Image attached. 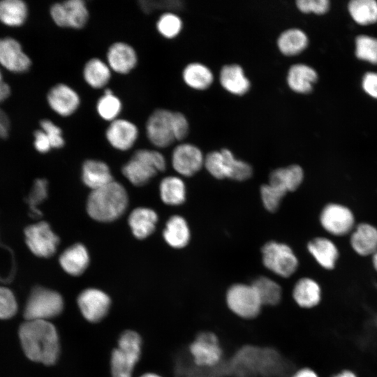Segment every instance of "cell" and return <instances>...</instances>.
Returning a JSON list of instances; mask_svg holds the SVG:
<instances>
[{"label": "cell", "instance_id": "c3c4849f", "mask_svg": "<svg viewBox=\"0 0 377 377\" xmlns=\"http://www.w3.org/2000/svg\"><path fill=\"white\" fill-rule=\"evenodd\" d=\"M50 15L53 22L59 27L66 28L64 8L62 2L53 3L50 8Z\"/></svg>", "mask_w": 377, "mask_h": 377}, {"label": "cell", "instance_id": "60d3db41", "mask_svg": "<svg viewBox=\"0 0 377 377\" xmlns=\"http://www.w3.org/2000/svg\"><path fill=\"white\" fill-rule=\"evenodd\" d=\"M287 193L281 188L270 184H263L260 187V196L265 208L274 212L279 207L282 198Z\"/></svg>", "mask_w": 377, "mask_h": 377}, {"label": "cell", "instance_id": "7402d4cb", "mask_svg": "<svg viewBox=\"0 0 377 377\" xmlns=\"http://www.w3.org/2000/svg\"><path fill=\"white\" fill-rule=\"evenodd\" d=\"M82 179L92 191L113 181L109 166L104 161L97 159H87L83 163Z\"/></svg>", "mask_w": 377, "mask_h": 377}, {"label": "cell", "instance_id": "6f0895ef", "mask_svg": "<svg viewBox=\"0 0 377 377\" xmlns=\"http://www.w3.org/2000/svg\"><path fill=\"white\" fill-rule=\"evenodd\" d=\"M373 264L375 269L377 270V251L373 254Z\"/></svg>", "mask_w": 377, "mask_h": 377}, {"label": "cell", "instance_id": "ffe728a7", "mask_svg": "<svg viewBox=\"0 0 377 377\" xmlns=\"http://www.w3.org/2000/svg\"><path fill=\"white\" fill-rule=\"evenodd\" d=\"M219 81L225 90L234 95L242 96L251 87L242 67L237 64L223 66L220 71Z\"/></svg>", "mask_w": 377, "mask_h": 377}, {"label": "cell", "instance_id": "816d5d0a", "mask_svg": "<svg viewBox=\"0 0 377 377\" xmlns=\"http://www.w3.org/2000/svg\"><path fill=\"white\" fill-rule=\"evenodd\" d=\"M289 377H320L317 371L309 366H300Z\"/></svg>", "mask_w": 377, "mask_h": 377}, {"label": "cell", "instance_id": "4316f807", "mask_svg": "<svg viewBox=\"0 0 377 377\" xmlns=\"http://www.w3.org/2000/svg\"><path fill=\"white\" fill-rule=\"evenodd\" d=\"M350 243L361 256L374 254L377 251V228L368 223L358 225L351 235Z\"/></svg>", "mask_w": 377, "mask_h": 377}, {"label": "cell", "instance_id": "f35d334b", "mask_svg": "<svg viewBox=\"0 0 377 377\" xmlns=\"http://www.w3.org/2000/svg\"><path fill=\"white\" fill-rule=\"evenodd\" d=\"M47 182L46 179H37L35 180L32 188L26 199L31 216L38 218L42 216V213L38 207L47 198Z\"/></svg>", "mask_w": 377, "mask_h": 377}, {"label": "cell", "instance_id": "52a82bcc", "mask_svg": "<svg viewBox=\"0 0 377 377\" xmlns=\"http://www.w3.org/2000/svg\"><path fill=\"white\" fill-rule=\"evenodd\" d=\"M61 295L43 287L34 288L24 307L26 320H49L61 313L64 309Z\"/></svg>", "mask_w": 377, "mask_h": 377}, {"label": "cell", "instance_id": "bcb514c9", "mask_svg": "<svg viewBox=\"0 0 377 377\" xmlns=\"http://www.w3.org/2000/svg\"><path fill=\"white\" fill-rule=\"evenodd\" d=\"M296 6L304 13H313L320 15L328 10L330 2L328 0H297Z\"/></svg>", "mask_w": 377, "mask_h": 377}, {"label": "cell", "instance_id": "484cf974", "mask_svg": "<svg viewBox=\"0 0 377 377\" xmlns=\"http://www.w3.org/2000/svg\"><path fill=\"white\" fill-rule=\"evenodd\" d=\"M163 236L167 244L175 249L186 246L191 237L186 221L181 216L174 215L168 220Z\"/></svg>", "mask_w": 377, "mask_h": 377}, {"label": "cell", "instance_id": "83f0119b", "mask_svg": "<svg viewBox=\"0 0 377 377\" xmlns=\"http://www.w3.org/2000/svg\"><path fill=\"white\" fill-rule=\"evenodd\" d=\"M304 179L302 168L298 165H291L273 170L269 177V184L284 190L286 193L295 191Z\"/></svg>", "mask_w": 377, "mask_h": 377}, {"label": "cell", "instance_id": "681fc988", "mask_svg": "<svg viewBox=\"0 0 377 377\" xmlns=\"http://www.w3.org/2000/svg\"><path fill=\"white\" fill-rule=\"evenodd\" d=\"M34 147L38 152L41 154H45L48 152L51 148V144L50 140L45 134V133L41 130H36L34 133Z\"/></svg>", "mask_w": 377, "mask_h": 377}, {"label": "cell", "instance_id": "e0dca14e", "mask_svg": "<svg viewBox=\"0 0 377 377\" xmlns=\"http://www.w3.org/2000/svg\"><path fill=\"white\" fill-rule=\"evenodd\" d=\"M290 298L298 309L304 311L311 310L321 302V288L318 283L311 278H300L293 286Z\"/></svg>", "mask_w": 377, "mask_h": 377}, {"label": "cell", "instance_id": "ab89813d", "mask_svg": "<svg viewBox=\"0 0 377 377\" xmlns=\"http://www.w3.org/2000/svg\"><path fill=\"white\" fill-rule=\"evenodd\" d=\"M355 54L360 59L377 64V38L365 35L357 36Z\"/></svg>", "mask_w": 377, "mask_h": 377}, {"label": "cell", "instance_id": "7c38bea8", "mask_svg": "<svg viewBox=\"0 0 377 377\" xmlns=\"http://www.w3.org/2000/svg\"><path fill=\"white\" fill-rule=\"evenodd\" d=\"M105 60L112 73L126 75L135 69L139 58L132 45L126 41L117 40L108 47Z\"/></svg>", "mask_w": 377, "mask_h": 377}, {"label": "cell", "instance_id": "3957f363", "mask_svg": "<svg viewBox=\"0 0 377 377\" xmlns=\"http://www.w3.org/2000/svg\"><path fill=\"white\" fill-rule=\"evenodd\" d=\"M224 303L228 312L244 321L257 319L263 311V306L257 291L251 283L235 282L224 293Z\"/></svg>", "mask_w": 377, "mask_h": 377}, {"label": "cell", "instance_id": "5b68a950", "mask_svg": "<svg viewBox=\"0 0 377 377\" xmlns=\"http://www.w3.org/2000/svg\"><path fill=\"white\" fill-rule=\"evenodd\" d=\"M166 168V160L157 150L140 149L122 167V173L133 185L143 186Z\"/></svg>", "mask_w": 377, "mask_h": 377}, {"label": "cell", "instance_id": "74e56055", "mask_svg": "<svg viewBox=\"0 0 377 377\" xmlns=\"http://www.w3.org/2000/svg\"><path fill=\"white\" fill-rule=\"evenodd\" d=\"M221 151L226 161L227 178L242 182L251 177L253 169L248 163L236 158L232 152L226 148Z\"/></svg>", "mask_w": 377, "mask_h": 377}, {"label": "cell", "instance_id": "8992f818", "mask_svg": "<svg viewBox=\"0 0 377 377\" xmlns=\"http://www.w3.org/2000/svg\"><path fill=\"white\" fill-rule=\"evenodd\" d=\"M142 350V339L135 331L126 330L119 337L110 359L112 377H132Z\"/></svg>", "mask_w": 377, "mask_h": 377}, {"label": "cell", "instance_id": "ee69618b", "mask_svg": "<svg viewBox=\"0 0 377 377\" xmlns=\"http://www.w3.org/2000/svg\"><path fill=\"white\" fill-rule=\"evenodd\" d=\"M17 309V301L13 293L8 288L0 286V318H10L16 313Z\"/></svg>", "mask_w": 377, "mask_h": 377}, {"label": "cell", "instance_id": "44dd1931", "mask_svg": "<svg viewBox=\"0 0 377 377\" xmlns=\"http://www.w3.org/2000/svg\"><path fill=\"white\" fill-rule=\"evenodd\" d=\"M251 283L257 291L264 308L279 306L284 299V291L281 284L267 276H258Z\"/></svg>", "mask_w": 377, "mask_h": 377}, {"label": "cell", "instance_id": "f6af8a7d", "mask_svg": "<svg viewBox=\"0 0 377 377\" xmlns=\"http://www.w3.org/2000/svg\"><path fill=\"white\" fill-rule=\"evenodd\" d=\"M141 10L150 14L156 9H165L168 11H172L180 9L182 7V2L179 1H154L142 0L138 2Z\"/></svg>", "mask_w": 377, "mask_h": 377}, {"label": "cell", "instance_id": "cb8c5ba5", "mask_svg": "<svg viewBox=\"0 0 377 377\" xmlns=\"http://www.w3.org/2000/svg\"><path fill=\"white\" fill-rule=\"evenodd\" d=\"M318 79L316 71L309 66L297 64L291 66L287 74L289 88L299 94H308Z\"/></svg>", "mask_w": 377, "mask_h": 377}, {"label": "cell", "instance_id": "8d00e7d4", "mask_svg": "<svg viewBox=\"0 0 377 377\" xmlns=\"http://www.w3.org/2000/svg\"><path fill=\"white\" fill-rule=\"evenodd\" d=\"M155 26L161 36L165 39H174L182 32L183 22L175 12L165 11L158 16Z\"/></svg>", "mask_w": 377, "mask_h": 377}, {"label": "cell", "instance_id": "603a6c76", "mask_svg": "<svg viewBox=\"0 0 377 377\" xmlns=\"http://www.w3.org/2000/svg\"><path fill=\"white\" fill-rule=\"evenodd\" d=\"M59 263L63 269L68 274L81 275L89 263V253L83 244H73L61 254Z\"/></svg>", "mask_w": 377, "mask_h": 377}, {"label": "cell", "instance_id": "5bb4252c", "mask_svg": "<svg viewBox=\"0 0 377 377\" xmlns=\"http://www.w3.org/2000/svg\"><path fill=\"white\" fill-rule=\"evenodd\" d=\"M77 302L83 317L91 323L103 320L108 313L111 305V300L108 294L93 288L82 291Z\"/></svg>", "mask_w": 377, "mask_h": 377}, {"label": "cell", "instance_id": "4dcf8cb0", "mask_svg": "<svg viewBox=\"0 0 377 377\" xmlns=\"http://www.w3.org/2000/svg\"><path fill=\"white\" fill-rule=\"evenodd\" d=\"M308 43V37L303 31L292 28L286 29L279 35L277 47L283 55L295 56L306 49Z\"/></svg>", "mask_w": 377, "mask_h": 377}, {"label": "cell", "instance_id": "f546056e", "mask_svg": "<svg viewBox=\"0 0 377 377\" xmlns=\"http://www.w3.org/2000/svg\"><path fill=\"white\" fill-rule=\"evenodd\" d=\"M307 248L320 266L328 269L334 268L339 252L332 241L324 237H316L309 242Z\"/></svg>", "mask_w": 377, "mask_h": 377}, {"label": "cell", "instance_id": "7dc6e473", "mask_svg": "<svg viewBox=\"0 0 377 377\" xmlns=\"http://www.w3.org/2000/svg\"><path fill=\"white\" fill-rule=\"evenodd\" d=\"M172 127L176 140L182 141L187 137L189 132V123L182 112L173 111Z\"/></svg>", "mask_w": 377, "mask_h": 377}, {"label": "cell", "instance_id": "f5cc1de1", "mask_svg": "<svg viewBox=\"0 0 377 377\" xmlns=\"http://www.w3.org/2000/svg\"><path fill=\"white\" fill-rule=\"evenodd\" d=\"M9 121L8 117L0 109V138H5L8 135Z\"/></svg>", "mask_w": 377, "mask_h": 377}, {"label": "cell", "instance_id": "db71d44e", "mask_svg": "<svg viewBox=\"0 0 377 377\" xmlns=\"http://www.w3.org/2000/svg\"><path fill=\"white\" fill-rule=\"evenodd\" d=\"M10 95V87L3 80L1 73L0 71V102L6 99Z\"/></svg>", "mask_w": 377, "mask_h": 377}, {"label": "cell", "instance_id": "f907efd6", "mask_svg": "<svg viewBox=\"0 0 377 377\" xmlns=\"http://www.w3.org/2000/svg\"><path fill=\"white\" fill-rule=\"evenodd\" d=\"M362 87L365 92L371 96L377 98V73L369 72L362 79Z\"/></svg>", "mask_w": 377, "mask_h": 377}, {"label": "cell", "instance_id": "11a10c76", "mask_svg": "<svg viewBox=\"0 0 377 377\" xmlns=\"http://www.w3.org/2000/svg\"><path fill=\"white\" fill-rule=\"evenodd\" d=\"M332 377H357L355 373L350 370L342 371Z\"/></svg>", "mask_w": 377, "mask_h": 377}, {"label": "cell", "instance_id": "8fae6325", "mask_svg": "<svg viewBox=\"0 0 377 377\" xmlns=\"http://www.w3.org/2000/svg\"><path fill=\"white\" fill-rule=\"evenodd\" d=\"M47 102L55 114L66 118L73 115L79 110L82 99L78 91L71 85L59 82L49 89Z\"/></svg>", "mask_w": 377, "mask_h": 377}, {"label": "cell", "instance_id": "7bdbcfd3", "mask_svg": "<svg viewBox=\"0 0 377 377\" xmlns=\"http://www.w3.org/2000/svg\"><path fill=\"white\" fill-rule=\"evenodd\" d=\"M40 129L47 135L52 148L60 149L65 145V139L60 126L48 119H43L40 122Z\"/></svg>", "mask_w": 377, "mask_h": 377}, {"label": "cell", "instance_id": "d6a6232c", "mask_svg": "<svg viewBox=\"0 0 377 377\" xmlns=\"http://www.w3.org/2000/svg\"><path fill=\"white\" fill-rule=\"evenodd\" d=\"M162 201L170 206L180 205L185 202L186 190L184 181L176 176L163 178L159 186Z\"/></svg>", "mask_w": 377, "mask_h": 377}, {"label": "cell", "instance_id": "d590c367", "mask_svg": "<svg viewBox=\"0 0 377 377\" xmlns=\"http://www.w3.org/2000/svg\"><path fill=\"white\" fill-rule=\"evenodd\" d=\"M348 7L353 19L360 24L367 25L377 21V2L374 0H353Z\"/></svg>", "mask_w": 377, "mask_h": 377}, {"label": "cell", "instance_id": "9f6ffc18", "mask_svg": "<svg viewBox=\"0 0 377 377\" xmlns=\"http://www.w3.org/2000/svg\"><path fill=\"white\" fill-rule=\"evenodd\" d=\"M140 377H162V376L155 373H146V374H142Z\"/></svg>", "mask_w": 377, "mask_h": 377}, {"label": "cell", "instance_id": "b9f144b4", "mask_svg": "<svg viewBox=\"0 0 377 377\" xmlns=\"http://www.w3.org/2000/svg\"><path fill=\"white\" fill-rule=\"evenodd\" d=\"M204 167L214 178H227L226 161L221 150L208 153L205 156Z\"/></svg>", "mask_w": 377, "mask_h": 377}, {"label": "cell", "instance_id": "ba28073f", "mask_svg": "<svg viewBox=\"0 0 377 377\" xmlns=\"http://www.w3.org/2000/svg\"><path fill=\"white\" fill-rule=\"evenodd\" d=\"M262 260L265 268L276 276L287 279L298 268V260L287 244L274 241L267 242L262 248Z\"/></svg>", "mask_w": 377, "mask_h": 377}, {"label": "cell", "instance_id": "9a60e30c", "mask_svg": "<svg viewBox=\"0 0 377 377\" xmlns=\"http://www.w3.org/2000/svg\"><path fill=\"white\" fill-rule=\"evenodd\" d=\"M205 156L201 150L191 143H181L172 153L174 170L184 177H191L204 166Z\"/></svg>", "mask_w": 377, "mask_h": 377}, {"label": "cell", "instance_id": "9c48e42d", "mask_svg": "<svg viewBox=\"0 0 377 377\" xmlns=\"http://www.w3.org/2000/svg\"><path fill=\"white\" fill-rule=\"evenodd\" d=\"M172 114L173 111L160 108L153 110L147 118L145 135L154 147L166 148L176 140L172 127Z\"/></svg>", "mask_w": 377, "mask_h": 377}, {"label": "cell", "instance_id": "836d02e7", "mask_svg": "<svg viewBox=\"0 0 377 377\" xmlns=\"http://www.w3.org/2000/svg\"><path fill=\"white\" fill-rule=\"evenodd\" d=\"M66 28L80 30L86 27L89 20V10L83 0L62 1Z\"/></svg>", "mask_w": 377, "mask_h": 377}, {"label": "cell", "instance_id": "2e32d148", "mask_svg": "<svg viewBox=\"0 0 377 377\" xmlns=\"http://www.w3.org/2000/svg\"><path fill=\"white\" fill-rule=\"evenodd\" d=\"M320 223L330 233L340 236L348 233L354 226L352 212L339 204H329L321 212Z\"/></svg>", "mask_w": 377, "mask_h": 377}, {"label": "cell", "instance_id": "4fadbf2b", "mask_svg": "<svg viewBox=\"0 0 377 377\" xmlns=\"http://www.w3.org/2000/svg\"><path fill=\"white\" fill-rule=\"evenodd\" d=\"M140 135L138 125L133 121L119 117L110 123L105 131V138L114 149L126 151L136 143Z\"/></svg>", "mask_w": 377, "mask_h": 377}, {"label": "cell", "instance_id": "7a4b0ae2", "mask_svg": "<svg viewBox=\"0 0 377 377\" xmlns=\"http://www.w3.org/2000/svg\"><path fill=\"white\" fill-rule=\"evenodd\" d=\"M128 194L119 183L112 181L91 191L87 202V211L93 219L110 222L120 217L127 208Z\"/></svg>", "mask_w": 377, "mask_h": 377}, {"label": "cell", "instance_id": "1f68e13d", "mask_svg": "<svg viewBox=\"0 0 377 377\" xmlns=\"http://www.w3.org/2000/svg\"><path fill=\"white\" fill-rule=\"evenodd\" d=\"M95 108L98 116L102 120L110 123L120 117L123 103L111 88L106 87L97 99Z\"/></svg>", "mask_w": 377, "mask_h": 377}, {"label": "cell", "instance_id": "f1b7e54d", "mask_svg": "<svg viewBox=\"0 0 377 377\" xmlns=\"http://www.w3.org/2000/svg\"><path fill=\"white\" fill-rule=\"evenodd\" d=\"M182 80L190 88L195 90H205L212 84L214 75L212 71L205 65L192 62L183 69Z\"/></svg>", "mask_w": 377, "mask_h": 377}, {"label": "cell", "instance_id": "e575fe53", "mask_svg": "<svg viewBox=\"0 0 377 377\" xmlns=\"http://www.w3.org/2000/svg\"><path fill=\"white\" fill-rule=\"evenodd\" d=\"M28 9L26 3L20 0L0 1V21L10 27L22 25L26 20Z\"/></svg>", "mask_w": 377, "mask_h": 377}, {"label": "cell", "instance_id": "30bf717a", "mask_svg": "<svg viewBox=\"0 0 377 377\" xmlns=\"http://www.w3.org/2000/svg\"><path fill=\"white\" fill-rule=\"evenodd\" d=\"M24 235L26 244L35 256L50 258L56 252L59 238L47 222L29 226L24 230Z\"/></svg>", "mask_w": 377, "mask_h": 377}, {"label": "cell", "instance_id": "d4e9b609", "mask_svg": "<svg viewBox=\"0 0 377 377\" xmlns=\"http://www.w3.org/2000/svg\"><path fill=\"white\" fill-rule=\"evenodd\" d=\"M158 215L147 207H138L128 216V225L133 235L140 239L147 238L155 230Z\"/></svg>", "mask_w": 377, "mask_h": 377}, {"label": "cell", "instance_id": "6da1fadb", "mask_svg": "<svg viewBox=\"0 0 377 377\" xmlns=\"http://www.w3.org/2000/svg\"><path fill=\"white\" fill-rule=\"evenodd\" d=\"M19 337L27 357L36 362L52 365L60 353L58 332L49 320H26L20 327Z\"/></svg>", "mask_w": 377, "mask_h": 377}, {"label": "cell", "instance_id": "277c9868", "mask_svg": "<svg viewBox=\"0 0 377 377\" xmlns=\"http://www.w3.org/2000/svg\"><path fill=\"white\" fill-rule=\"evenodd\" d=\"M186 350L192 363L201 369H214L226 359L220 337L209 330L198 332L187 344Z\"/></svg>", "mask_w": 377, "mask_h": 377}, {"label": "cell", "instance_id": "d6986e66", "mask_svg": "<svg viewBox=\"0 0 377 377\" xmlns=\"http://www.w3.org/2000/svg\"><path fill=\"white\" fill-rule=\"evenodd\" d=\"M112 73L105 60L97 57L87 59L82 70V76L85 84L96 90L108 87Z\"/></svg>", "mask_w": 377, "mask_h": 377}, {"label": "cell", "instance_id": "ac0fdd59", "mask_svg": "<svg viewBox=\"0 0 377 377\" xmlns=\"http://www.w3.org/2000/svg\"><path fill=\"white\" fill-rule=\"evenodd\" d=\"M0 64L10 71L22 73L29 69L31 61L16 40L6 38L0 39Z\"/></svg>", "mask_w": 377, "mask_h": 377}]
</instances>
